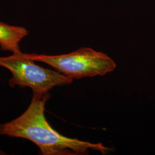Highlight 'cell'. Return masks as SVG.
<instances>
[{"label": "cell", "mask_w": 155, "mask_h": 155, "mask_svg": "<svg viewBox=\"0 0 155 155\" xmlns=\"http://www.w3.org/2000/svg\"><path fill=\"white\" fill-rule=\"evenodd\" d=\"M25 55L35 61L50 65L57 71L72 79L104 76L116 68V63L109 56L88 47L58 55Z\"/></svg>", "instance_id": "cell-3"}, {"label": "cell", "mask_w": 155, "mask_h": 155, "mask_svg": "<svg viewBox=\"0 0 155 155\" xmlns=\"http://www.w3.org/2000/svg\"><path fill=\"white\" fill-rule=\"evenodd\" d=\"M29 35L24 27L15 26L0 21V48L13 54L21 52L20 43Z\"/></svg>", "instance_id": "cell-4"}, {"label": "cell", "mask_w": 155, "mask_h": 155, "mask_svg": "<svg viewBox=\"0 0 155 155\" xmlns=\"http://www.w3.org/2000/svg\"><path fill=\"white\" fill-rule=\"evenodd\" d=\"M35 61L22 52L8 56H0V66L12 73L8 80L12 88L29 87L33 97H41L56 86L72 83L73 79L61 73L37 65Z\"/></svg>", "instance_id": "cell-2"}, {"label": "cell", "mask_w": 155, "mask_h": 155, "mask_svg": "<svg viewBox=\"0 0 155 155\" xmlns=\"http://www.w3.org/2000/svg\"><path fill=\"white\" fill-rule=\"evenodd\" d=\"M32 97L27 109L10 122L0 124V136L27 139L39 147L41 155H87L89 150L105 153L109 148L65 137L53 129L45 116V105L50 97Z\"/></svg>", "instance_id": "cell-1"}]
</instances>
